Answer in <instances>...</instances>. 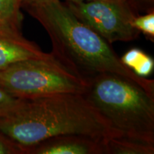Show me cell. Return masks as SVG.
<instances>
[{
    "label": "cell",
    "mask_w": 154,
    "mask_h": 154,
    "mask_svg": "<svg viewBox=\"0 0 154 154\" xmlns=\"http://www.w3.org/2000/svg\"><path fill=\"white\" fill-rule=\"evenodd\" d=\"M49 34L51 55L71 73L89 84L111 73L132 81L154 94V81L140 77L121 62L111 44L75 16L59 0L26 7Z\"/></svg>",
    "instance_id": "6da1fadb"
},
{
    "label": "cell",
    "mask_w": 154,
    "mask_h": 154,
    "mask_svg": "<svg viewBox=\"0 0 154 154\" xmlns=\"http://www.w3.org/2000/svg\"><path fill=\"white\" fill-rule=\"evenodd\" d=\"M0 131L27 154L44 140L62 135H80L104 143L121 136L84 94L63 93L23 99L12 113L0 118Z\"/></svg>",
    "instance_id": "7a4b0ae2"
},
{
    "label": "cell",
    "mask_w": 154,
    "mask_h": 154,
    "mask_svg": "<svg viewBox=\"0 0 154 154\" xmlns=\"http://www.w3.org/2000/svg\"><path fill=\"white\" fill-rule=\"evenodd\" d=\"M84 96L121 136L154 143V94L105 73L88 84Z\"/></svg>",
    "instance_id": "3957f363"
},
{
    "label": "cell",
    "mask_w": 154,
    "mask_h": 154,
    "mask_svg": "<svg viewBox=\"0 0 154 154\" xmlns=\"http://www.w3.org/2000/svg\"><path fill=\"white\" fill-rule=\"evenodd\" d=\"M88 86L54 58L26 59L0 71V86L22 99L63 93L84 94Z\"/></svg>",
    "instance_id": "277c9868"
},
{
    "label": "cell",
    "mask_w": 154,
    "mask_h": 154,
    "mask_svg": "<svg viewBox=\"0 0 154 154\" xmlns=\"http://www.w3.org/2000/svg\"><path fill=\"white\" fill-rule=\"evenodd\" d=\"M67 7L81 22L111 44L132 41L139 35L131 25L135 15L126 0L68 2Z\"/></svg>",
    "instance_id": "5b68a950"
},
{
    "label": "cell",
    "mask_w": 154,
    "mask_h": 154,
    "mask_svg": "<svg viewBox=\"0 0 154 154\" xmlns=\"http://www.w3.org/2000/svg\"><path fill=\"white\" fill-rule=\"evenodd\" d=\"M27 154H105L104 143L80 135L50 138L34 146Z\"/></svg>",
    "instance_id": "8992f818"
},
{
    "label": "cell",
    "mask_w": 154,
    "mask_h": 154,
    "mask_svg": "<svg viewBox=\"0 0 154 154\" xmlns=\"http://www.w3.org/2000/svg\"><path fill=\"white\" fill-rule=\"evenodd\" d=\"M34 42L22 34L13 33L0 29V71L12 63L31 59H53Z\"/></svg>",
    "instance_id": "52a82bcc"
},
{
    "label": "cell",
    "mask_w": 154,
    "mask_h": 154,
    "mask_svg": "<svg viewBox=\"0 0 154 154\" xmlns=\"http://www.w3.org/2000/svg\"><path fill=\"white\" fill-rule=\"evenodd\" d=\"M104 149L105 154H153L154 143L118 136L107 140Z\"/></svg>",
    "instance_id": "ba28073f"
},
{
    "label": "cell",
    "mask_w": 154,
    "mask_h": 154,
    "mask_svg": "<svg viewBox=\"0 0 154 154\" xmlns=\"http://www.w3.org/2000/svg\"><path fill=\"white\" fill-rule=\"evenodd\" d=\"M22 0H0V29L22 34Z\"/></svg>",
    "instance_id": "9c48e42d"
},
{
    "label": "cell",
    "mask_w": 154,
    "mask_h": 154,
    "mask_svg": "<svg viewBox=\"0 0 154 154\" xmlns=\"http://www.w3.org/2000/svg\"><path fill=\"white\" fill-rule=\"evenodd\" d=\"M121 61L140 77L148 78L153 72V59L138 48H132L128 50L121 58Z\"/></svg>",
    "instance_id": "30bf717a"
},
{
    "label": "cell",
    "mask_w": 154,
    "mask_h": 154,
    "mask_svg": "<svg viewBox=\"0 0 154 154\" xmlns=\"http://www.w3.org/2000/svg\"><path fill=\"white\" fill-rule=\"evenodd\" d=\"M131 25L134 29L142 32L150 40L153 42L154 39V14L153 12L133 18Z\"/></svg>",
    "instance_id": "8fae6325"
},
{
    "label": "cell",
    "mask_w": 154,
    "mask_h": 154,
    "mask_svg": "<svg viewBox=\"0 0 154 154\" xmlns=\"http://www.w3.org/2000/svg\"><path fill=\"white\" fill-rule=\"evenodd\" d=\"M23 99L15 97L0 86V118L12 113L22 103Z\"/></svg>",
    "instance_id": "7c38bea8"
},
{
    "label": "cell",
    "mask_w": 154,
    "mask_h": 154,
    "mask_svg": "<svg viewBox=\"0 0 154 154\" xmlns=\"http://www.w3.org/2000/svg\"><path fill=\"white\" fill-rule=\"evenodd\" d=\"M0 154H25L20 146L0 131Z\"/></svg>",
    "instance_id": "4fadbf2b"
},
{
    "label": "cell",
    "mask_w": 154,
    "mask_h": 154,
    "mask_svg": "<svg viewBox=\"0 0 154 154\" xmlns=\"http://www.w3.org/2000/svg\"><path fill=\"white\" fill-rule=\"evenodd\" d=\"M53 1V0H22V6L24 7H29V6H33L39 5V4L48 2Z\"/></svg>",
    "instance_id": "5bb4252c"
},
{
    "label": "cell",
    "mask_w": 154,
    "mask_h": 154,
    "mask_svg": "<svg viewBox=\"0 0 154 154\" xmlns=\"http://www.w3.org/2000/svg\"><path fill=\"white\" fill-rule=\"evenodd\" d=\"M68 2H81L86 1H92V0H67Z\"/></svg>",
    "instance_id": "9a60e30c"
},
{
    "label": "cell",
    "mask_w": 154,
    "mask_h": 154,
    "mask_svg": "<svg viewBox=\"0 0 154 154\" xmlns=\"http://www.w3.org/2000/svg\"><path fill=\"white\" fill-rule=\"evenodd\" d=\"M149 1H150V2H153V0H149Z\"/></svg>",
    "instance_id": "2e32d148"
}]
</instances>
